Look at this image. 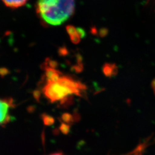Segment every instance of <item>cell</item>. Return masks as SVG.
I'll return each mask as SVG.
<instances>
[{
    "instance_id": "9c48e42d",
    "label": "cell",
    "mask_w": 155,
    "mask_h": 155,
    "mask_svg": "<svg viewBox=\"0 0 155 155\" xmlns=\"http://www.w3.org/2000/svg\"><path fill=\"white\" fill-rule=\"evenodd\" d=\"M61 129L62 130L63 132H68V127L67 125L63 124L61 125Z\"/></svg>"
},
{
    "instance_id": "3957f363",
    "label": "cell",
    "mask_w": 155,
    "mask_h": 155,
    "mask_svg": "<svg viewBox=\"0 0 155 155\" xmlns=\"http://www.w3.org/2000/svg\"><path fill=\"white\" fill-rule=\"evenodd\" d=\"M14 107L12 99L0 98V126L4 125L11 121L10 111Z\"/></svg>"
},
{
    "instance_id": "ba28073f",
    "label": "cell",
    "mask_w": 155,
    "mask_h": 155,
    "mask_svg": "<svg viewBox=\"0 0 155 155\" xmlns=\"http://www.w3.org/2000/svg\"><path fill=\"white\" fill-rule=\"evenodd\" d=\"M43 121H44L45 124L47 125H50L52 124L54 122V120L52 117H51L50 116L46 115V114L43 116Z\"/></svg>"
},
{
    "instance_id": "7a4b0ae2",
    "label": "cell",
    "mask_w": 155,
    "mask_h": 155,
    "mask_svg": "<svg viewBox=\"0 0 155 155\" xmlns=\"http://www.w3.org/2000/svg\"><path fill=\"white\" fill-rule=\"evenodd\" d=\"M86 90L83 83L63 74L55 81H46L42 91L51 103L63 102L71 95L82 96Z\"/></svg>"
},
{
    "instance_id": "277c9868",
    "label": "cell",
    "mask_w": 155,
    "mask_h": 155,
    "mask_svg": "<svg viewBox=\"0 0 155 155\" xmlns=\"http://www.w3.org/2000/svg\"><path fill=\"white\" fill-rule=\"evenodd\" d=\"M66 31L72 43L75 45L78 44L81 39L85 36V32L82 29L75 28L71 25L67 26Z\"/></svg>"
},
{
    "instance_id": "30bf717a",
    "label": "cell",
    "mask_w": 155,
    "mask_h": 155,
    "mask_svg": "<svg viewBox=\"0 0 155 155\" xmlns=\"http://www.w3.org/2000/svg\"><path fill=\"white\" fill-rule=\"evenodd\" d=\"M63 155L61 153H54V154H52V155Z\"/></svg>"
},
{
    "instance_id": "6da1fadb",
    "label": "cell",
    "mask_w": 155,
    "mask_h": 155,
    "mask_svg": "<svg viewBox=\"0 0 155 155\" xmlns=\"http://www.w3.org/2000/svg\"><path fill=\"white\" fill-rule=\"evenodd\" d=\"M75 0H38L36 13L43 22L58 26L66 22L75 12Z\"/></svg>"
},
{
    "instance_id": "52a82bcc",
    "label": "cell",
    "mask_w": 155,
    "mask_h": 155,
    "mask_svg": "<svg viewBox=\"0 0 155 155\" xmlns=\"http://www.w3.org/2000/svg\"><path fill=\"white\" fill-rule=\"evenodd\" d=\"M103 71L107 77H112L117 72V67L114 64H105L103 68Z\"/></svg>"
},
{
    "instance_id": "5b68a950",
    "label": "cell",
    "mask_w": 155,
    "mask_h": 155,
    "mask_svg": "<svg viewBox=\"0 0 155 155\" xmlns=\"http://www.w3.org/2000/svg\"><path fill=\"white\" fill-rule=\"evenodd\" d=\"M150 141V140L149 139L144 141L139 144L132 151L129 152L126 155H144V150L147 148L148 143Z\"/></svg>"
},
{
    "instance_id": "8992f818",
    "label": "cell",
    "mask_w": 155,
    "mask_h": 155,
    "mask_svg": "<svg viewBox=\"0 0 155 155\" xmlns=\"http://www.w3.org/2000/svg\"><path fill=\"white\" fill-rule=\"evenodd\" d=\"M7 7L18 8L25 5L28 0H1Z\"/></svg>"
}]
</instances>
